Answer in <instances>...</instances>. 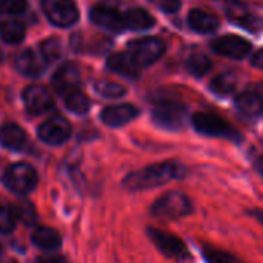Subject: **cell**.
<instances>
[{
  "mask_svg": "<svg viewBox=\"0 0 263 263\" xmlns=\"http://www.w3.org/2000/svg\"><path fill=\"white\" fill-rule=\"evenodd\" d=\"M154 121L167 130H178L183 127L186 119V108L183 104L175 101H160L152 111Z\"/></svg>",
  "mask_w": 263,
  "mask_h": 263,
  "instance_id": "52a82bcc",
  "label": "cell"
},
{
  "mask_svg": "<svg viewBox=\"0 0 263 263\" xmlns=\"http://www.w3.org/2000/svg\"><path fill=\"white\" fill-rule=\"evenodd\" d=\"M184 65H186V70L192 76L201 78V76H204L211 70L212 62H211V59L206 54H203V53H194V54H191L186 59V64Z\"/></svg>",
  "mask_w": 263,
  "mask_h": 263,
  "instance_id": "d4e9b609",
  "label": "cell"
},
{
  "mask_svg": "<svg viewBox=\"0 0 263 263\" xmlns=\"http://www.w3.org/2000/svg\"><path fill=\"white\" fill-rule=\"evenodd\" d=\"M14 65L19 70V73L28 78H37L45 70V61L34 50H24L22 53H19L16 56Z\"/></svg>",
  "mask_w": 263,
  "mask_h": 263,
  "instance_id": "2e32d148",
  "label": "cell"
},
{
  "mask_svg": "<svg viewBox=\"0 0 263 263\" xmlns=\"http://www.w3.org/2000/svg\"><path fill=\"white\" fill-rule=\"evenodd\" d=\"M0 251H2V248H0Z\"/></svg>",
  "mask_w": 263,
  "mask_h": 263,
  "instance_id": "f35d334b",
  "label": "cell"
},
{
  "mask_svg": "<svg viewBox=\"0 0 263 263\" xmlns=\"http://www.w3.org/2000/svg\"><path fill=\"white\" fill-rule=\"evenodd\" d=\"M149 2L166 14H175L181 8V0H149Z\"/></svg>",
  "mask_w": 263,
  "mask_h": 263,
  "instance_id": "d6a6232c",
  "label": "cell"
},
{
  "mask_svg": "<svg viewBox=\"0 0 263 263\" xmlns=\"http://www.w3.org/2000/svg\"><path fill=\"white\" fill-rule=\"evenodd\" d=\"M187 24H189L191 30H194L195 33H200V34L214 33L220 27V21L217 16H214L208 11L198 10V8L191 10V13L187 16Z\"/></svg>",
  "mask_w": 263,
  "mask_h": 263,
  "instance_id": "ac0fdd59",
  "label": "cell"
},
{
  "mask_svg": "<svg viewBox=\"0 0 263 263\" xmlns=\"http://www.w3.org/2000/svg\"><path fill=\"white\" fill-rule=\"evenodd\" d=\"M0 141L11 151H21L27 144V134L17 124H7L0 128Z\"/></svg>",
  "mask_w": 263,
  "mask_h": 263,
  "instance_id": "ffe728a7",
  "label": "cell"
},
{
  "mask_svg": "<svg viewBox=\"0 0 263 263\" xmlns=\"http://www.w3.org/2000/svg\"><path fill=\"white\" fill-rule=\"evenodd\" d=\"M90 19L95 25L111 31V33H121L125 25H124V16L111 7L105 5H98L90 11Z\"/></svg>",
  "mask_w": 263,
  "mask_h": 263,
  "instance_id": "7c38bea8",
  "label": "cell"
},
{
  "mask_svg": "<svg viewBox=\"0 0 263 263\" xmlns=\"http://www.w3.org/2000/svg\"><path fill=\"white\" fill-rule=\"evenodd\" d=\"M70 135H71V125L62 116H53L37 128V137L44 143L51 146H59L65 143L70 138Z\"/></svg>",
  "mask_w": 263,
  "mask_h": 263,
  "instance_id": "ba28073f",
  "label": "cell"
},
{
  "mask_svg": "<svg viewBox=\"0 0 263 263\" xmlns=\"http://www.w3.org/2000/svg\"><path fill=\"white\" fill-rule=\"evenodd\" d=\"M33 243L42 249H47V251H51V249H58L62 243V238L59 235L58 231H54L53 228H48V226H39L34 229L33 235Z\"/></svg>",
  "mask_w": 263,
  "mask_h": 263,
  "instance_id": "7402d4cb",
  "label": "cell"
},
{
  "mask_svg": "<svg viewBox=\"0 0 263 263\" xmlns=\"http://www.w3.org/2000/svg\"><path fill=\"white\" fill-rule=\"evenodd\" d=\"M27 11V0H0V13L2 14H22Z\"/></svg>",
  "mask_w": 263,
  "mask_h": 263,
  "instance_id": "4dcf8cb0",
  "label": "cell"
},
{
  "mask_svg": "<svg viewBox=\"0 0 263 263\" xmlns=\"http://www.w3.org/2000/svg\"><path fill=\"white\" fill-rule=\"evenodd\" d=\"M138 108L130 105V104H119V105H111L102 110L101 119L105 125L108 127H121L132 119L138 116Z\"/></svg>",
  "mask_w": 263,
  "mask_h": 263,
  "instance_id": "9a60e30c",
  "label": "cell"
},
{
  "mask_svg": "<svg viewBox=\"0 0 263 263\" xmlns=\"http://www.w3.org/2000/svg\"><path fill=\"white\" fill-rule=\"evenodd\" d=\"M226 14L229 17V21L245 30L249 31H260L263 30V17H260L258 14L252 13L249 8H246L241 4L237 2H231V5L226 8Z\"/></svg>",
  "mask_w": 263,
  "mask_h": 263,
  "instance_id": "5bb4252c",
  "label": "cell"
},
{
  "mask_svg": "<svg viewBox=\"0 0 263 263\" xmlns=\"http://www.w3.org/2000/svg\"><path fill=\"white\" fill-rule=\"evenodd\" d=\"M24 102L30 113L42 115L53 108L54 101L48 88L44 85H30L24 90Z\"/></svg>",
  "mask_w": 263,
  "mask_h": 263,
  "instance_id": "8fae6325",
  "label": "cell"
},
{
  "mask_svg": "<svg viewBox=\"0 0 263 263\" xmlns=\"http://www.w3.org/2000/svg\"><path fill=\"white\" fill-rule=\"evenodd\" d=\"M254 167H255V171H257V172L261 175V178H263V157H258V158L255 160Z\"/></svg>",
  "mask_w": 263,
  "mask_h": 263,
  "instance_id": "8d00e7d4",
  "label": "cell"
},
{
  "mask_svg": "<svg viewBox=\"0 0 263 263\" xmlns=\"http://www.w3.org/2000/svg\"><path fill=\"white\" fill-rule=\"evenodd\" d=\"M61 54H62V45L58 37L45 39L41 44V56L45 62H54L61 58Z\"/></svg>",
  "mask_w": 263,
  "mask_h": 263,
  "instance_id": "4316f807",
  "label": "cell"
},
{
  "mask_svg": "<svg viewBox=\"0 0 263 263\" xmlns=\"http://www.w3.org/2000/svg\"><path fill=\"white\" fill-rule=\"evenodd\" d=\"M51 84L54 87V90L65 96L67 93L70 91H74V90H79V84H81V71L79 68L71 64V62H67L64 64L62 67H59V70L54 73L53 79H51Z\"/></svg>",
  "mask_w": 263,
  "mask_h": 263,
  "instance_id": "4fadbf2b",
  "label": "cell"
},
{
  "mask_svg": "<svg viewBox=\"0 0 263 263\" xmlns=\"http://www.w3.org/2000/svg\"><path fill=\"white\" fill-rule=\"evenodd\" d=\"M237 110L249 119L263 116V96L255 91H245L235 99Z\"/></svg>",
  "mask_w": 263,
  "mask_h": 263,
  "instance_id": "e0dca14e",
  "label": "cell"
},
{
  "mask_svg": "<svg viewBox=\"0 0 263 263\" xmlns=\"http://www.w3.org/2000/svg\"><path fill=\"white\" fill-rule=\"evenodd\" d=\"M42 10L50 24L68 28L79 19V10L73 0H42Z\"/></svg>",
  "mask_w": 263,
  "mask_h": 263,
  "instance_id": "5b68a950",
  "label": "cell"
},
{
  "mask_svg": "<svg viewBox=\"0 0 263 263\" xmlns=\"http://www.w3.org/2000/svg\"><path fill=\"white\" fill-rule=\"evenodd\" d=\"M37 263H67V260L61 255H44L37 258Z\"/></svg>",
  "mask_w": 263,
  "mask_h": 263,
  "instance_id": "836d02e7",
  "label": "cell"
},
{
  "mask_svg": "<svg viewBox=\"0 0 263 263\" xmlns=\"http://www.w3.org/2000/svg\"><path fill=\"white\" fill-rule=\"evenodd\" d=\"M64 98H65V105H67V108L71 110V111H74V113L82 115V113L88 111V108H90V101H88V98H87L81 90L70 91V93H67Z\"/></svg>",
  "mask_w": 263,
  "mask_h": 263,
  "instance_id": "484cf974",
  "label": "cell"
},
{
  "mask_svg": "<svg viewBox=\"0 0 263 263\" xmlns=\"http://www.w3.org/2000/svg\"><path fill=\"white\" fill-rule=\"evenodd\" d=\"M4 183L7 184L10 191L25 195L36 187L37 174L33 166L27 163H16L7 169L4 175Z\"/></svg>",
  "mask_w": 263,
  "mask_h": 263,
  "instance_id": "8992f818",
  "label": "cell"
},
{
  "mask_svg": "<svg viewBox=\"0 0 263 263\" xmlns=\"http://www.w3.org/2000/svg\"><path fill=\"white\" fill-rule=\"evenodd\" d=\"M2 61H4V53H2V50H0V64H2Z\"/></svg>",
  "mask_w": 263,
  "mask_h": 263,
  "instance_id": "74e56055",
  "label": "cell"
},
{
  "mask_svg": "<svg viewBox=\"0 0 263 263\" xmlns=\"http://www.w3.org/2000/svg\"><path fill=\"white\" fill-rule=\"evenodd\" d=\"M237 84H238L237 74L232 71H226V73H221L212 79L211 90L218 96H229L235 91Z\"/></svg>",
  "mask_w": 263,
  "mask_h": 263,
  "instance_id": "cb8c5ba5",
  "label": "cell"
},
{
  "mask_svg": "<svg viewBox=\"0 0 263 263\" xmlns=\"http://www.w3.org/2000/svg\"><path fill=\"white\" fill-rule=\"evenodd\" d=\"M16 217L11 208L0 206V232L8 234L16 228Z\"/></svg>",
  "mask_w": 263,
  "mask_h": 263,
  "instance_id": "1f68e13d",
  "label": "cell"
},
{
  "mask_svg": "<svg viewBox=\"0 0 263 263\" xmlns=\"http://www.w3.org/2000/svg\"><path fill=\"white\" fill-rule=\"evenodd\" d=\"M211 48L215 53L231 59H245L251 53V44L246 39L234 34H226L214 39L211 42Z\"/></svg>",
  "mask_w": 263,
  "mask_h": 263,
  "instance_id": "9c48e42d",
  "label": "cell"
},
{
  "mask_svg": "<svg viewBox=\"0 0 263 263\" xmlns=\"http://www.w3.org/2000/svg\"><path fill=\"white\" fill-rule=\"evenodd\" d=\"M249 215L254 217L255 220H258L263 224V211L261 209H252V211H249Z\"/></svg>",
  "mask_w": 263,
  "mask_h": 263,
  "instance_id": "d590c367",
  "label": "cell"
},
{
  "mask_svg": "<svg viewBox=\"0 0 263 263\" xmlns=\"http://www.w3.org/2000/svg\"><path fill=\"white\" fill-rule=\"evenodd\" d=\"M124 16V25L128 30L134 31H144L155 25L154 17L143 8H132Z\"/></svg>",
  "mask_w": 263,
  "mask_h": 263,
  "instance_id": "44dd1931",
  "label": "cell"
},
{
  "mask_svg": "<svg viewBox=\"0 0 263 263\" xmlns=\"http://www.w3.org/2000/svg\"><path fill=\"white\" fill-rule=\"evenodd\" d=\"M251 64L255 67V68H260V70H263V48L261 50H258L254 56H252V59H251Z\"/></svg>",
  "mask_w": 263,
  "mask_h": 263,
  "instance_id": "e575fe53",
  "label": "cell"
},
{
  "mask_svg": "<svg viewBox=\"0 0 263 263\" xmlns=\"http://www.w3.org/2000/svg\"><path fill=\"white\" fill-rule=\"evenodd\" d=\"M201 254H203L206 263H238V260L234 255H231L221 249L211 248V246H204L201 249Z\"/></svg>",
  "mask_w": 263,
  "mask_h": 263,
  "instance_id": "f1b7e54d",
  "label": "cell"
},
{
  "mask_svg": "<svg viewBox=\"0 0 263 263\" xmlns=\"http://www.w3.org/2000/svg\"><path fill=\"white\" fill-rule=\"evenodd\" d=\"M95 90L105 98H121L127 91L124 85L118 82H111V81H98L95 84Z\"/></svg>",
  "mask_w": 263,
  "mask_h": 263,
  "instance_id": "83f0119b",
  "label": "cell"
},
{
  "mask_svg": "<svg viewBox=\"0 0 263 263\" xmlns=\"http://www.w3.org/2000/svg\"><path fill=\"white\" fill-rule=\"evenodd\" d=\"M151 211L158 218L174 220V218H180V217L191 214L192 204H191V200L184 194L167 192L154 203Z\"/></svg>",
  "mask_w": 263,
  "mask_h": 263,
  "instance_id": "3957f363",
  "label": "cell"
},
{
  "mask_svg": "<svg viewBox=\"0 0 263 263\" xmlns=\"http://www.w3.org/2000/svg\"><path fill=\"white\" fill-rule=\"evenodd\" d=\"M147 232H149V237L152 238V241L157 245V248L164 255L172 257V258H186L189 255L186 245L178 237H175L169 232H164L161 229H155V228H151Z\"/></svg>",
  "mask_w": 263,
  "mask_h": 263,
  "instance_id": "30bf717a",
  "label": "cell"
},
{
  "mask_svg": "<svg viewBox=\"0 0 263 263\" xmlns=\"http://www.w3.org/2000/svg\"><path fill=\"white\" fill-rule=\"evenodd\" d=\"M192 124L197 132L206 135V137H217V138H226L231 141H240L241 137L238 130L234 128L226 119L221 116H217L214 113H204L198 111L192 116Z\"/></svg>",
  "mask_w": 263,
  "mask_h": 263,
  "instance_id": "7a4b0ae2",
  "label": "cell"
},
{
  "mask_svg": "<svg viewBox=\"0 0 263 263\" xmlns=\"http://www.w3.org/2000/svg\"><path fill=\"white\" fill-rule=\"evenodd\" d=\"M166 51V45L160 37H141L128 42V54L140 67L155 64Z\"/></svg>",
  "mask_w": 263,
  "mask_h": 263,
  "instance_id": "277c9868",
  "label": "cell"
},
{
  "mask_svg": "<svg viewBox=\"0 0 263 263\" xmlns=\"http://www.w3.org/2000/svg\"><path fill=\"white\" fill-rule=\"evenodd\" d=\"M14 212L16 220H21L27 224H33L36 220V214H34V208L28 203V201H22L19 204H16L14 208H11Z\"/></svg>",
  "mask_w": 263,
  "mask_h": 263,
  "instance_id": "f546056e",
  "label": "cell"
},
{
  "mask_svg": "<svg viewBox=\"0 0 263 263\" xmlns=\"http://www.w3.org/2000/svg\"><path fill=\"white\" fill-rule=\"evenodd\" d=\"M27 28L25 24L17 19H10L0 24V37L7 44H21L25 39Z\"/></svg>",
  "mask_w": 263,
  "mask_h": 263,
  "instance_id": "603a6c76",
  "label": "cell"
},
{
  "mask_svg": "<svg viewBox=\"0 0 263 263\" xmlns=\"http://www.w3.org/2000/svg\"><path fill=\"white\" fill-rule=\"evenodd\" d=\"M183 174H184V167L178 163H174V161L160 163V164L147 166L138 172L130 174L124 180V186L128 191L152 189L157 186H163L172 180L181 178Z\"/></svg>",
  "mask_w": 263,
  "mask_h": 263,
  "instance_id": "6da1fadb",
  "label": "cell"
},
{
  "mask_svg": "<svg viewBox=\"0 0 263 263\" xmlns=\"http://www.w3.org/2000/svg\"><path fill=\"white\" fill-rule=\"evenodd\" d=\"M108 70L127 76V78H138L140 76V65L132 59L128 53H115L107 59Z\"/></svg>",
  "mask_w": 263,
  "mask_h": 263,
  "instance_id": "d6986e66",
  "label": "cell"
}]
</instances>
